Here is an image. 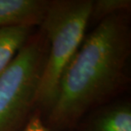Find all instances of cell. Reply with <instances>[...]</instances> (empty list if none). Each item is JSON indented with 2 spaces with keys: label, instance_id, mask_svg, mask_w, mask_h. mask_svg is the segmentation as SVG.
Listing matches in <instances>:
<instances>
[{
  "label": "cell",
  "instance_id": "1",
  "mask_svg": "<svg viewBox=\"0 0 131 131\" xmlns=\"http://www.w3.org/2000/svg\"><path fill=\"white\" fill-rule=\"evenodd\" d=\"M131 11L107 17L86 34L66 67L44 118L49 131H73L89 112L124 95L130 85Z\"/></svg>",
  "mask_w": 131,
  "mask_h": 131
},
{
  "label": "cell",
  "instance_id": "2",
  "mask_svg": "<svg viewBox=\"0 0 131 131\" xmlns=\"http://www.w3.org/2000/svg\"><path fill=\"white\" fill-rule=\"evenodd\" d=\"M92 1L50 0L45 18L39 27L43 30L49 43L36 105L43 120L56 101L66 67L87 34Z\"/></svg>",
  "mask_w": 131,
  "mask_h": 131
},
{
  "label": "cell",
  "instance_id": "3",
  "mask_svg": "<svg viewBox=\"0 0 131 131\" xmlns=\"http://www.w3.org/2000/svg\"><path fill=\"white\" fill-rule=\"evenodd\" d=\"M48 51V39L38 27L0 74V131H22L37 110Z\"/></svg>",
  "mask_w": 131,
  "mask_h": 131
},
{
  "label": "cell",
  "instance_id": "4",
  "mask_svg": "<svg viewBox=\"0 0 131 131\" xmlns=\"http://www.w3.org/2000/svg\"><path fill=\"white\" fill-rule=\"evenodd\" d=\"M73 131H131V100L121 96L85 114Z\"/></svg>",
  "mask_w": 131,
  "mask_h": 131
},
{
  "label": "cell",
  "instance_id": "5",
  "mask_svg": "<svg viewBox=\"0 0 131 131\" xmlns=\"http://www.w3.org/2000/svg\"><path fill=\"white\" fill-rule=\"evenodd\" d=\"M49 4L50 0H0V28H38Z\"/></svg>",
  "mask_w": 131,
  "mask_h": 131
},
{
  "label": "cell",
  "instance_id": "6",
  "mask_svg": "<svg viewBox=\"0 0 131 131\" xmlns=\"http://www.w3.org/2000/svg\"><path fill=\"white\" fill-rule=\"evenodd\" d=\"M37 29L27 27L0 28V74L9 67Z\"/></svg>",
  "mask_w": 131,
  "mask_h": 131
},
{
  "label": "cell",
  "instance_id": "7",
  "mask_svg": "<svg viewBox=\"0 0 131 131\" xmlns=\"http://www.w3.org/2000/svg\"><path fill=\"white\" fill-rule=\"evenodd\" d=\"M125 11H131L130 0H93L89 25L95 27L107 17Z\"/></svg>",
  "mask_w": 131,
  "mask_h": 131
},
{
  "label": "cell",
  "instance_id": "8",
  "mask_svg": "<svg viewBox=\"0 0 131 131\" xmlns=\"http://www.w3.org/2000/svg\"><path fill=\"white\" fill-rule=\"evenodd\" d=\"M22 131H49L44 123L43 115L38 109L34 112L27 126Z\"/></svg>",
  "mask_w": 131,
  "mask_h": 131
}]
</instances>
